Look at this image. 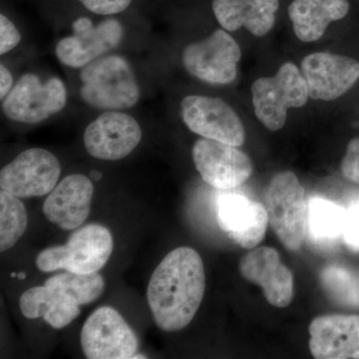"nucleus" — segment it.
<instances>
[{
  "mask_svg": "<svg viewBox=\"0 0 359 359\" xmlns=\"http://www.w3.org/2000/svg\"><path fill=\"white\" fill-rule=\"evenodd\" d=\"M21 40L20 33L18 28L6 15H0V54L7 53L13 50Z\"/></svg>",
  "mask_w": 359,
  "mask_h": 359,
  "instance_id": "c85d7f7f",
  "label": "nucleus"
},
{
  "mask_svg": "<svg viewBox=\"0 0 359 359\" xmlns=\"http://www.w3.org/2000/svg\"><path fill=\"white\" fill-rule=\"evenodd\" d=\"M252 94L257 119L271 131L282 129L287 110L306 105L309 97L301 71L290 62L280 66L275 76L257 79Z\"/></svg>",
  "mask_w": 359,
  "mask_h": 359,
  "instance_id": "39448f33",
  "label": "nucleus"
},
{
  "mask_svg": "<svg viewBox=\"0 0 359 359\" xmlns=\"http://www.w3.org/2000/svg\"><path fill=\"white\" fill-rule=\"evenodd\" d=\"M302 74L311 99L332 101L358 81L359 62L339 54L316 52L302 60Z\"/></svg>",
  "mask_w": 359,
  "mask_h": 359,
  "instance_id": "4468645a",
  "label": "nucleus"
},
{
  "mask_svg": "<svg viewBox=\"0 0 359 359\" xmlns=\"http://www.w3.org/2000/svg\"><path fill=\"white\" fill-rule=\"evenodd\" d=\"M93 194V184L88 177L81 174L65 177L45 200L44 216L63 230L79 228L88 218Z\"/></svg>",
  "mask_w": 359,
  "mask_h": 359,
  "instance_id": "a211bd4d",
  "label": "nucleus"
},
{
  "mask_svg": "<svg viewBox=\"0 0 359 359\" xmlns=\"http://www.w3.org/2000/svg\"><path fill=\"white\" fill-rule=\"evenodd\" d=\"M112 235L105 226L90 224L73 233L65 245H54L39 252L37 268L44 273L66 269L71 273H97L113 252Z\"/></svg>",
  "mask_w": 359,
  "mask_h": 359,
  "instance_id": "7ed1b4c3",
  "label": "nucleus"
},
{
  "mask_svg": "<svg viewBox=\"0 0 359 359\" xmlns=\"http://www.w3.org/2000/svg\"><path fill=\"white\" fill-rule=\"evenodd\" d=\"M18 276V278H20V280H25V278H26V275L25 273H21Z\"/></svg>",
  "mask_w": 359,
  "mask_h": 359,
  "instance_id": "473e14b6",
  "label": "nucleus"
},
{
  "mask_svg": "<svg viewBox=\"0 0 359 359\" xmlns=\"http://www.w3.org/2000/svg\"><path fill=\"white\" fill-rule=\"evenodd\" d=\"M91 13L100 15H112L122 13L131 4V0H79Z\"/></svg>",
  "mask_w": 359,
  "mask_h": 359,
  "instance_id": "cd10ccee",
  "label": "nucleus"
},
{
  "mask_svg": "<svg viewBox=\"0 0 359 359\" xmlns=\"http://www.w3.org/2000/svg\"><path fill=\"white\" fill-rule=\"evenodd\" d=\"M11 276H13V278H14V276H16V273H11Z\"/></svg>",
  "mask_w": 359,
  "mask_h": 359,
  "instance_id": "72a5a7b5",
  "label": "nucleus"
},
{
  "mask_svg": "<svg viewBox=\"0 0 359 359\" xmlns=\"http://www.w3.org/2000/svg\"><path fill=\"white\" fill-rule=\"evenodd\" d=\"M341 172L347 180L359 185V138L353 139L347 145Z\"/></svg>",
  "mask_w": 359,
  "mask_h": 359,
  "instance_id": "bb28decb",
  "label": "nucleus"
},
{
  "mask_svg": "<svg viewBox=\"0 0 359 359\" xmlns=\"http://www.w3.org/2000/svg\"><path fill=\"white\" fill-rule=\"evenodd\" d=\"M20 306L25 318H43L55 330L67 327L80 314L79 306L57 290L45 285L23 292Z\"/></svg>",
  "mask_w": 359,
  "mask_h": 359,
  "instance_id": "412c9836",
  "label": "nucleus"
},
{
  "mask_svg": "<svg viewBox=\"0 0 359 359\" xmlns=\"http://www.w3.org/2000/svg\"><path fill=\"white\" fill-rule=\"evenodd\" d=\"M219 228L238 245L252 250L264 240L269 224L266 208L238 194H226L218 200Z\"/></svg>",
  "mask_w": 359,
  "mask_h": 359,
  "instance_id": "dca6fc26",
  "label": "nucleus"
},
{
  "mask_svg": "<svg viewBox=\"0 0 359 359\" xmlns=\"http://www.w3.org/2000/svg\"><path fill=\"white\" fill-rule=\"evenodd\" d=\"M82 99L101 110H121L138 102L140 91L126 59L111 55L85 66L81 75Z\"/></svg>",
  "mask_w": 359,
  "mask_h": 359,
  "instance_id": "f03ea898",
  "label": "nucleus"
},
{
  "mask_svg": "<svg viewBox=\"0 0 359 359\" xmlns=\"http://www.w3.org/2000/svg\"><path fill=\"white\" fill-rule=\"evenodd\" d=\"M309 349L316 359H359V316L327 314L309 328Z\"/></svg>",
  "mask_w": 359,
  "mask_h": 359,
  "instance_id": "f3484780",
  "label": "nucleus"
},
{
  "mask_svg": "<svg viewBox=\"0 0 359 359\" xmlns=\"http://www.w3.org/2000/svg\"><path fill=\"white\" fill-rule=\"evenodd\" d=\"M193 160L205 183L219 190H231L242 185L254 170L249 156L243 151L212 139L196 142Z\"/></svg>",
  "mask_w": 359,
  "mask_h": 359,
  "instance_id": "9b49d317",
  "label": "nucleus"
},
{
  "mask_svg": "<svg viewBox=\"0 0 359 359\" xmlns=\"http://www.w3.org/2000/svg\"><path fill=\"white\" fill-rule=\"evenodd\" d=\"M346 218L342 240L351 250L359 252V197L354 198L346 208Z\"/></svg>",
  "mask_w": 359,
  "mask_h": 359,
  "instance_id": "a878e982",
  "label": "nucleus"
},
{
  "mask_svg": "<svg viewBox=\"0 0 359 359\" xmlns=\"http://www.w3.org/2000/svg\"><path fill=\"white\" fill-rule=\"evenodd\" d=\"M13 79L11 71L6 66H0V97L6 98L13 89Z\"/></svg>",
  "mask_w": 359,
  "mask_h": 359,
  "instance_id": "c756f323",
  "label": "nucleus"
},
{
  "mask_svg": "<svg viewBox=\"0 0 359 359\" xmlns=\"http://www.w3.org/2000/svg\"><path fill=\"white\" fill-rule=\"evenodd\" d=\"M44 285L57 290L79 306L95 302L105 289V282L98 271L92 273L67 271L61 275L51 276Z\"/></svg>",
  "mask_w": 359,
  "mask_h": 359,
  "instance_id": "5701e85b",
  "label": "nucleus"
},
{
  "mask_svg": "<svg viewBox=\"0 0 359 359\" xmlns=\"http://www.w3.org/2000/svg\"><path fill=\"white\" fill-rule=\"evenodd\" d=\"M60 174V163L52 153L28 149L2 168L0 188L20 199L41 197L55 188Z\"/></svg>",
  "mask_w": 359,
  "mask_h": 359,
  "instance_id": "423d86ee",
  "label": "nucleus"
},
{
  "mask_svg": "<svg viewBox=\"0 0 359 359\" xmlns=\"http://www.w3.org/2000/svg\"><path fill=\"white\" fill-rule=\"evenodd\" d=\"M242 51L238 42L218 29L203 41L188 45L183 53L186 70L207 83L226 85L236 79Z\"/></svg>",
  "mask_w": 359,
  "mask_h": 359,
  "instance_id": "6e6552de",
  "label": "nucleus"
},
{
  "mask_svg": "<svg viewBox=\"0 0 359 359\" xmlns=\"http://www.w3.org/2000/svg\"><path fill=\"white\" fill-rule=\"evenodd\" d=\"M184 122L194 133L240 147L244 144V125L228 104L219 98L191 95L181 102Z\"/></svg>",
  "mask_w": 359,
  "mask_h": 359,
  "instance_id": "9d476101",
  "label": "nucleus"
},
{
  "mask_svg": "<svg viewBox=\"0 0 359 359\" xmlns=\"http://www.w3.org/2000/svg\"><path fill=\"white\" fill-rule=\"evenodd\" d=\"M321 287L335 304L359 308V273L341 264H330L320 273Z\"/></svg>",
  "mask_w": 359,
  "mask_h": 359,
  "instance_id": "b1692460",
  "label": "nucleus"
},
{
  "mask_svg": "<svg viewBox=\"0 0 359 359\" xmlns=\"http://www.w3.org/2000/svg\"><path fill=\"white\" fill-rule=\"evenodd\" d=\"M348 0H294L289 15L297 39L304 42L320 39L328 25L348 13Z\"/></svg>",
  "mask_w": 359,
  "mask_h": 359,
  "instance_id": "aec40b11",
  "label": "nucleus"
},
{
  "mask_svg": "<svg viewBox=\"0 0 359 359\" xmlns=\"http://www.w3.org/2000/svg\"><path fill=\"white\" fill-rule=\"evenodd\" d=\"M212 11L228 32L245 27L257 37L268 34L276 22L278 0H212Z\"/></svg>",
  "mask_w": 359,
  "mask_h": 359,
  "instance_id": "6ab92c4d",
  "label": "nucleus"
},
{
  "mask_svg": "<svg viewBox=\"0 0 359 359\" xmlns=\"http://www.w3.org/2000/svg\"><path fill=\"white\" fill-rule=\"evenodd\" d=\"M122 37L123 27L118 20H106L94 26L89 18H80L73 23V35L58 42L56 55L66 66L85 67L115 48Z\"/></svg>",
  "mask_w": 359,
  "mask_h": 359,
  "instance_id": "f8f14e48",
  "label": "nucleus"
},
{
  "mask_svg": "<svg viewBox=\"0 0 359 359\" xmlns=\"http://www.w3.org/2000/svg\"><path fill=\"white\" fill-rule=\"evenodd\" d=\"M271 229L290 252H297L306 238L308 204L306 192L292 172L278 173L271 179L266 195Z\"/></svg>",
  "mask_w": 359,
  "mask_h": 359,
  "instance_id": "20e7f679",
  "label": "nucleus"
},
{
  "mask_svg": "<svg viewBox=\"0 0 359 359\" xmlns=\"http://www.w3.org/2000/svg\"><path fill=\"white\" fill-rule=\"evenodd\" d=\"M81 346L89 359H128L136 354L139 342L121 314L110 306H102L84 323Z\"/></svg>",
  "mask_w": 359,
  "mask_h": 359,
  "instance_id": "0eeeda50",
  "label": "nucleus"
},
{
  "mask_svg": "<svg viewBox=\"0 0 359 359\" xmlns=\"http://www.w3.org/2000/svg\"><path fill=\"white\" fill-rule=\"evenodd\" d=\"M28 217L20 198L0 192V250L11 249L27 228Z\"/></svg>",
  "mask_w": 359,
  "mask_h": 359,
  "instance_id": "393cba45",
  "label": "nucleus"
},
{
  "mask_svg": "<svg viewBox=\"0 0 359 359\" xmlns=\"http://www.w3.org/2000/svg\"><path fill=\"white\" fill-rule=\"evenodd\" d=\"M346 208L323 198L309 201L306 237L313 244L330 247L344 235Z\"/></svg>",
  "mask_w": 359,
  "mask_h": 359,
  "instance_id": "4be33fe9",
  "label": "nucleus"
},
{
  "mask_svg": "<svg viewBox=\"0 0 359 359\" xmlns=\"http://www.w3.org/2000/svg\"><path fill=\"white\" fill-rule=\"evenodd\" d=\"M205 289V268L199 252L188 247L170 252L148 285V304L157 327L167 332L185 328L195 318Z\"/></svg>",
  "mask_w": 359,
  "mask_h": 359,
  "instance_id": "f257e3e1",
  "label": "nucleus"
},
{
  "mask_svg": "<svg viewBox=\"0 0 359 359\" xmlns=\"http://www.w3.org/2000/svg\"><path fill=\"white\" fill-rule=\"evenodd\" d=\"M66 88L59 78L41 83L34 74H25L4 98L2 109L13 121L39 123L65 108Z\"/></svg>",
  "mask_w": 359,
  "mask_h": 359,
  "instance_id": "1a4fd4ad",
  "label": "nucleus"
},
{
  "mask_svg": "<svg viewBox=\"0 0 359 359\" xmlns=\"http://www.w3.org/2000/svg\"><path fill=\"white\" fill-rule=\"evenodd\" d=\"M240 273L245 280L259 285L266 301L276 308H287L294 299V275L273 248H255L245 254Z\"/></svg>",
  "mask_w": 359,
  "mask_h": 359,
  "instance_id": "2eb2a0df",
  "label": "nucleus"
},
{
  "mask_svg": "<svg viewBox=\"0 0 359 359\" xmlns=\"http://www.w3.org/2000/svg\"><path fill=\"white\" fill-rule=\"evenodd\" d=\"M90 176L95 181H99V180L102 179V174L99 171H96V170H93V171L90 172Z\"/></svg>",
  "mask_w": 359,
  "mask_h": 359,
  "instance_id": "7c9ffc66",
  "label": "nucleus"
},
{
  "mask_svg": "<svg viewBox=\"0 0 359 359\" xmlns=\"http://www.w3.org/2000/svg\"><path fill=\"white\" fill-rule=\"evenodd\" d=\"M142 139L140 125L132 116L108 111L90 123L84 132V146L96 159L117 161L131 154Z\"/></svg>",
  "mask_w": 359,
  "mask_h": 359,
  "instance_id": "ddd939ff",
  "label": "nucleus"
},
{
  "mask_svg": "<svg viewBox=\"0 0 359 359\" xmlns=\"http://www.w3.org/2000/svg\"><path fill=\"white\" fill-rule=\"evenodd\" d=\"M134 358H146L145 355H143V354H135V355L133 356V358H132V359H134Z\"/></svg>",
  "mask_w": 359,
  "mask_h": 359,
  "instance_id": "2f4dec72",
  "label": "nucleus"
}]
</instances>
